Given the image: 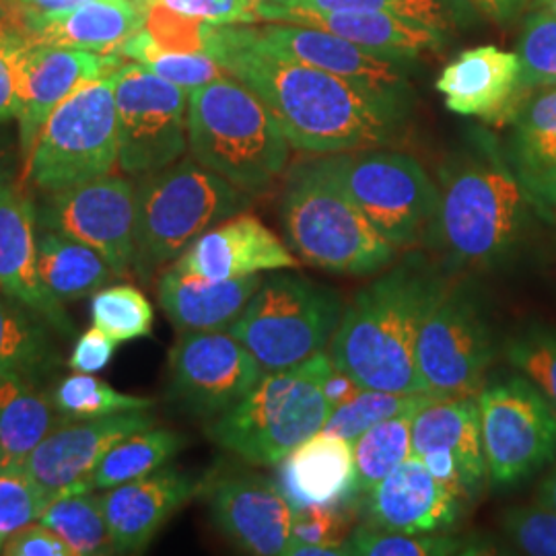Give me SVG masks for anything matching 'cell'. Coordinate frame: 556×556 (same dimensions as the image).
<instances>
[{
  "label": "cell",
  "mask_w": 556,
  "mask_h": 556,
  "mask_svg": "<svg viewBox=\"0 0 556 556\" xmlns=\"http://www.w3.org/2000/svg\"><path fill=\"white\" fill-rule=\"evenodd\" d=\"M349 517L340 507H303L295 511L293 538L319 544H344L349 534Z\"/></svg>",
  "instance_id": "cell-49"
},
{
  "label": "cell",
  "mask_w": 556,
  "mask_h": 556,
  "mask_svg": "<svg viewBox=\"0 0 556 556\" xmlns=\"http://www.w3.org/2000/svg\"><path fill=\"white\" fill-rule=\"evenodd\" d=\"M0 293L46 319L59 337L77 334L73 319L41 280L36 202L20 184L0 188Z\"/></svg>",
  "instance_id": "cell-20"
},
{
  "label": "cell",
  "mask_w": 556,
  "mask_h": 556,
  "mask_svg": "<svg viewBox=\"0 0 556 556\" xmlns=\"http://www.w3.org/2000/svg\"><path fill=\"white\" fill-rule=\"evenodd\" d=\"M262 282V275L213 280L169 266L157 277V301L178 334L223 332L241 316Z\"/></svg>",
  "instance_id": "cell-28"
},
{
  "label": "cell",
  "mask_w": 556,
  "mask_h": 556,
  "mask_svg": "<svg viewBox=\"0 0 556 556\" xmlns=\"http://www.w3.org/2000/svg\"><path fill=\"white\" fill-rule=\"evenodd\" d=\"M38 227L77 239L96 250L118 278L135 273L137 184L122 176H101L43 194L36 204Z\"/></svg>",
  "instance_id": "cell-14"
},
{
  "label": "cell",
  "mask_w": 556,
  "mask_h": 556,
  "mask_svg": "<svg viewBox=\"0 0 556 556\" xmlns=\"http://www.w3.org/2000/svg\"><path fill=\"white\" fill-rule=\"evenodd\" d=\"M118 344L119 342H116L114 338L103 334L100 328L93 326L77 338L75 349L68 358V367L75 374H93L96 376L110 365Z\"/></svg>",
  "instance_id": "cell-51"
},
{
  "label": "cell",
  "mask_w": 556,
  "mask_h": 556,
  "mask_svg": "<svg viewBox=\"0 0 556 556\" xmlns=\"http://www.w3.org/2000/svg\"><path fill=\"white\" fill-rule=\"evenodd\" d=\"M353 556H468L495 553L484 540L450 536V534H402L379 530L376 526H358L346 538Z\"/></svg>",
  "instance_id": "cell-36"
},
{
  "label": "cell",
  "mask_w": 556,
  "mask_h": 556,
  "mask_svg": "<svg viewBox=\"0 0 556 556\" xmlns=\"http://www.w3.org/2000/svg\"><path fill=\"white\" fill-rule=\"evenodd\" d=\"M285 243L299 262L342 277H371L397 260L340 186L326 155L295 165L280 199Z\"/></svg>",
  "instance_id": "cell-4"
},
{
  "label": "cell",
  "mask_w": 556,
  "mask_h": 556,
  "mask_svg": "<svg viewBox=\"0 0 556 556\" xmlns=\"http://www.w3.org/2000/svg\"><path fill=\"white\" fill-rule=\"evenodd\" d=\"M282 556H353L349 544H319V542H303L291 536L285 546Z\"/></svg>",
  "instance_id": "cell-56"
},
{
  "label": "cell",
  "mask_w": 556,
  "mask_h": 556,
  "mask_svg": "<svg viewBox=\"0 0 556 556\" xmlns=\"http://www.w3.org/2000/svg\"><path fill=\"white\" fill-rule=\"evenodd\" d=\"M202 478L163 466L149 477L108 489L101 501L116 555H139L184 505L200 495Z\"/></svg>",
  "instance_id": "cell-22"
},
{
  "label": "cell",
  "mask_w": 556,
  "mask_h": 556,
  "mask_svg": "<svg viewBox=\"0 0 556 556\" xmlns=\"http://www.w3.org/2000/svg\"><path fill=\"white\" fill-rule=\"evenodd\" d=\"M361 390H363V388L358 386L357 379L353 378V376H349V374H344V371H340L337 367L330 371V376L324 381V394H326L328 402H330L334 408L342 406V404L349 402L351 397L357 396Z\"/></svg>",
  "instance_id": "cell-54"
},
{
  "label": "cell",
  "mask_w": 556,
  "mask_h": 556,
  "mask_svg": "<svg viewBox=\"0 0 556 556\" xmlns=\"http://www.w3.org/2000/svg\"><path fill=\"white\" fill-rule=\"evenodd\" d=\"M91 324L116 342H130L151 337L155 312L137 287L112 285L91 298Z\"/></svg>",
  "instance_id": "cell-41"
},
{
  "label": "cell",
  "mask_w": 556,
  "mask_h": 556,
  "mask_svg": "<svg viewBox=\"0 0 556 556\" xmlns=\"http://www.w3.org/2000/svg\"><path fill=\"white\" fill-rule=\"evenodd\" d=\"M369 521L379 530L402 534L447 532L457 523L464 501L429 472L422 457H406L369 493Z\"/></svg>",
  "instance_id": "cell-23"
},
{
  "label": "cell",
  "mask_w": 556,
  "mask_h": 556,
  "mask_svg": "<svg viewBox=\"0 0 556 556\" xmlns=\"http://www.w3.org/2000/svg\"><path fill=\"white\" fill-rule=\"evenodd\" d=\"M334 369L328 351L282 371H266L258 386L225 415L206 425V435L252 466H278L303 441L324 431L334 406L324 381Z\"/></svg>",
  "instance_id": "cell-6"
},
{
  "label": "cell",
  "mask_w": 556,
  "mask_h": 556,
  "mask_svg": "<svg viewBox=\"0 0 556 556\" xmlns=\"http://www.w3.org/2000/svg\"><path fill=\"white\" fill-rule=\"evenodd\" d=\"M553 220H556V215H555V219H553Z\"/></svg>",
  "instance_id": "cell-61"
},
{
  "label": "cell",
  "mask_w": 556,
  "mask_h": 556,
  "mask_svg": "<svg viewBox=\"0 0 556 556\" xmlns=\"http://www.w3.org/2000/svg\"><path fill=\"white\" fill-rule=\"evenodd\" d=\"M2 555L7 556H75L68 544L52 530L34 521L4 542Z\"/></svg>",
  "instance_id": "cell-50"
},
{
  "label": "cell",
  "mask_w": 556,
  "mask_h": 556,
  "mask_svg": "<svg viewBox=\"0 0 556 556\" xmlns=\"http://www.w3.org/2000/svg\"><path fill=\"white\" fill-rule=\"evenodd\" d=\"M153 4L211 25H254L262 21V0H153Z\"/></svg>",
  "instance_id": "cell-48"
},
{
  "label": "cell",
  "mask_w": 556,
  "mask_h": 556,
  "mask_svg": "<svg viewBox=\"0 0 556 556\" xmlns=\"http://www.w3.org/2000/svg\"><path fill=\"white\" fill-rule=\"evenodd\" d=\"M118 54L124 59L142 62L155 75L178 85L188 93L227 75L219 62L204 52H179L160 48L144 27L119 48Z\"/></svg>",
  "instance_id": "cell-40"
},
{
  "label": "cell",
  "mask_w": 556,
  "mask_h": 556,
  "mask_svg": "<svg viewBox=\"0 0 556 556\" xmlns=\"http://www.w3.org/2000/svg\"><path fill=\"white\" fill-rule=\"evenodd\" d=\"M532 2H534V9H544L556 15V0H532Z\"/></svg>",
  "instance_id": "cell-59"
},
{
  "label": "cell",
  "mask_w": 556,
  "mask_h": 556,
  "mask_svg": "<svg viewBox=\"0 0 556 556\" xmlns=\"http://www.w3.org/2000/svg\"><path fill=\"white\" fill-rule=\"evenodd\" d=\"M112 80L119 169L140 178L181 160L188 151L190 93L137 60L122 62Z\"/></svg>",
  "instance_id": "cell-13"
},
{
  "label": "cell",
  "mask_w": 556,
  "mask_h": 556,
  "mask_svg": "<svg viewBox=\"0 0 556 556\" xmlns=\"http://www.w3.org/2000/svg\"><path fill=\"white\" fill-rule=\"evenodd\" d=\"M186 439L174 429L151 427L130 438L122 439L101 459L89 477L85 491H108L119 484L153 475L178 456Z\"/></svg>",
  "instance_id": "cell-34"
},
{
  "label": "cell",
  "mask_w": 556,
  "mask_h": 556,
  "mask_svg": "<svg viewBox=\"0 0 556 556\" xmlns=\"http://www.w3.org/2000/svg\"><path fill=\"white\" fill-rule=\"evenodd\" d=\"M489 482L511 489L556 457V408L517 374L484 383L478 392Z\"/></svg>",
  "instance_id": "cell-12"
},
{
  "label": "cell",
  "mask_w": 556,
  "mask_h": 556,
  "mask_svg": "<svg viewBox=\"0 0 556 556\" xmlns=\"http://www.w3.org/2000/svg\"><path fill=\"white\" fill-rule=\"evenodd\" d=\"M413 418L415 415L388 418L353 441L361 493H369L406 457L413 456Z\"/></svg>",
  "instance_id": "cell-38"
},
{
  "label": "cell",
  "mask_w": 556,
  "mask_h": 556,
  "mask_svg": "<svg viewBox=\"0 0 556 556\" xmlns=\"http://www.w3.org/2000/svg\"><path fill=\"white\" fill-rule=\"evenodd\" d=\"M433 450H447L456 456L470 503L482 497L489 468L477 396H439L418 410L413 418V454L422 456Z\"/></svg>",
  "instance_id": "cell-29"
},
{
  "label": "cell",
  "mask_w": 556,
  "mask_h": 556,
  "mask_svg": "<svg viewBox=\"0 0 556 556\" xmlns=\"http://www.w3.org/2000/svg\"><path fill=\"white\" fill-rule=\"evenodd\" d=\"M50 501L25 468H0V555L9 536L38 521Z\"/></svg>",
  "instance_id": "cell-45"
},
{
  "label": "cell",
  "mask_w": 556,
  "mask_h": 556,
  "mask_svg": "<svg viewBox=\"0 0 556 556\" xmlns=\"http://www.w3.org/2000/svg\"><path fill=\"white\" fill-rule=\"evenodd\" d=\"M445 262L422 252L396 260L344 303L328 346L334 367L361 388L422 392L417 371V340L422 321L452 282Z\"/></svg>",
  "instance_id": "cell-2"
},
{
  "label": "cell",
  "mask_w": 556,
  "mask_h": 556,
  "mask_svg": "<svg viewBox=\"0 0 556 556\" xmlns=\"http://www.w3.org/2000/svg\"><path fill=\"white\" fill-rule=\"evenodd\" d=\"M52 328L25 305L0 293V374L38 379L56 365Z\"/></svg>",
  "instance_id": "cell-33"
},
{
  "label": "cell",
  "mask_w": 556,
  "mask_h": 556,
  "mask_svg": "<svg viewBox=\"0 0 556 556\" xmlns=\"http://www.w3.org/2000/svg\"><path fill=\"white\" fill-rule=\"evenodd\" d=\"M420 457H422L425 466L429 468V472L438 478L439 482H443L445 486L456 491L459 497L468 501L464 482H462V475H459V466H457L456 456L452 452H447V450H433V452H427V454H422Z\"/></svg>",
  "instance_id": "cell-52"
},
{
  "label": "cell",
  "mask_w": 556,
  "mask_h": 556,
  "mask_svg": "<svg viewBox=\"0 0 556 556\" xmlns=\"http://www.w3.org/2000/svg\"><path fill=\"white\" fill-rule=\"evenodd\" d=\"M278 484L291 507H342L358 491L353 441L328 431L303 441L278 464Z\"/></svg>",
  "instance_id": "cell-25"
},
{
  "label": "cell",
  "mask_w": 556,
  "mask_h": 556,
  "mask_svg": "<svg viewBox=\"0 0 556 556\" xmlns=\"http://www.w3.org/2000/svg\"><path fill=\"white\" fill-rule=\"evenodd\" d=\"M538 505L556 511V466L548 472V477L542 480L538 489Z\"/></svg>",
  "instance_id": "cell-58"
},
{
  "label": "cell",
  "mask_w": 556,
  "mask_h": 556,
  "mask_svg": "<svg viewBox=\"0 0 556 556\" xmlns=\"http://www.w3.org/2000/svg\"><path fill=\"white\" fill-rule=\"evenodd\" d=\"M119 64V54H93L41 41H27L21 54L17 114L23 169L31 155L41 126L60 103L68 100L83 85L112 75Z\"/></svg>",
  "instance_id": "cell-19"
},
{
  "label": "cell",
  "mask_w": 556,
  "mask_h": 556,
  "mask_svg": "<svg viewBox=\"0 0 556 556\" xmlns=\"http://www.w3.org/2000/svg\"><path fill=\"white\" fill-rule=\"evenodd\" d=\"M204 54L254 91L277 118L293 149L337 155L388 147L408 110L326 71L278 54L252 25H211Z\"/></svg>",
  "instance_id": "cell-1"
},
{
  "label": "cell",
  "mask_w": 556,
  "mask_h": 556,
  "mask_svg": "<svg viewBox=\"0 0 556 556\" xmlns=\"http://www.w3.org/2000/svg\"><path fill=\"white\" fill-rule=\"evenodd\" d=\"M149 410L62 422L29 454L25 470L52 498L85 491L87 480L116 443L155 427L157 418Z\"/></svg>",
  "instance_id": "cell-18"
},
{
  "label": "cell",
  "mask_w": 556,
  "mask_h": 556,
  "mask_svg": "<svg viewBox=\"0 0 556 556\" xmlns=\"http://www.w3.org/2000/svg\"><path fill=\"white\" fill-rule=\"evenodd\" d=\"M20 21L31 41L93 54H118L119 48L144 27L147 9L132 0H87L54 15Z\"/></svg>",
  "instance_id": "cell-27"
},
{
  "label": "cell",
  "mask_w": 556,
  "mask_h": 556,
  "mask_svg": "<svg viewBox=\"0 0 556 556\" xmlns=\"http://www.w3.org/2000/svg\"><path fill=\"white\" fill-rule=\"evenodd\" d=\"M507 363L530 379L556 408V330L528 326L503 346Z\"/></svg>",
  "instance_id": "cell-44"
},
{
  "label": "cell",
  "mask_w": 556,
  "mask_h": 556,
  "mask_svg": "<svg viewBox=\"0 0 556 556\" xmlns=\"http://www.w3.org/2000/svg\"><path fill=\"white\" fill-rule=\"evenodd\" d=\"M470 2L478 7L482 13L503 21L517 15L532 0H470Z\"/></svg>",
  "instance_id": "cell-57"
},
{
  "label": "cell",
  "mask_w": 556,
  "mask_h": 556,
  "mask_svg": "<svg viewBox=\"0 0 556 556\" xmlns=\"http://www.w3.org/2000/svg\"><path fill=\"white\" fill-rule=\"evenodd\" d=\"M438 397V394H429V392L400 394V392L363 388L357 396L351 397L349 402L334 408V413L326 420L324 431L355 441L367 429L376 427L378 422H383L388 418L417 415L418 410H422Z\"/></svg>",
  "instance_id": "cell-39"
},
{
  "label": "cell",
  "mask_w": 556,
  "mask_h": 556,
  "mask_svg": "<svg viewBox=\"0 0 556 556\" xmlns=\"http://www.w3.org/2000/svg\"><path fill=\"white\" fill-rule=\"evenodd\" d=\"M252 29L260 41L278 54L349 80L404 110H410L413 105L406 60L379 56L332 31L299 23L270 21Z\"/></svg>",
  "instance_id": "cell-17"
},
{
  "label": "cell",
  "mask_w": 556,
  "mask_h": 556,
  "mask_svg": "<svg viewBox=\"0 0 556 556\" xmlns=\"http://www.w3.org/2000/svg\"><path fill=\"white\" fill-rule=\"evenodd\" d=\"M519 56L497 46L464 50L439 75L450 112L470 118H511L519 91Z\"/></svg>",
  "instance_id": "cell-24"
},
{
  "label": "cell",
  "mask_w": 556,
  "mask_h": 556,
  "mask_svg": "<svg viewBox=\"0 0 556 556\" xmlns=\"http://www.w3.org/2000/svg\"><path fill=\"white\" fill-rule=\"evenodd\" d=\"M167 367L169 397L208 420L231 410L266 374L258 358L227 330L179 332Z\"/></svg>",
  "instance_id": "cell-15"
},
{
  "label": "cell",
  "mask_w": 556,
  "mask_h": 556,
  "mask_svg": "<svg viewBox=\"0 0 556 556\" xmlns=\"http://www.w3.org/2000/svg\"><path fill=\"white\" fill-rule=\"evenodd\" d=\"M38 270L60 303L93 298L116 277L96 250L77 239L38 227Z\"/></svg>",
  "instance_id": "cell-32"
},
{
  "label": "cell",
  "mask_w": 556,
  "mask_h": 556,
  "mask_svg": "<svg viewBox=\"0 0 556 556\" xmlns=\"http://www.w3.org/2000/svg\"><path fill=\"white\" fill-rule=\"evenodd\" d=\"M38 521L62 538L75 556L116 555L103 501L93 491L64 493L52 498Z\"/></svg>",
  "instance_id": "cell-35"
},
{
  "label": "cell",
  "mask_w": 556,
  "mask_h": 556,
  "mask_svg": "<svg viewBox=\"0 0 556 556\" xmlns=\"http://www.w3.org/2000/svg\"><path fill=\"white\" fill-rule=\"evenodd\" d=\"M285 23H299L332 31L363 46L369 52L394 60L418 59L435 52L445 41V27L394 13H309L291 11L280 15Z\"/></svg>",
  "instance_id": "cell-30"
},
{
  "label": "cell",
  "mask_w": 556,
  "mask_h": 556,
  "mask_svg": "<svg viewBox=\"0 0 556 556\" xmlns=\"http://www.w3.org/2000/svg\"><path fill=\"white\" fill-rule=\"evenodd\" d=\"M291 149L264 101L231 75L190 91V155L252 199L282 176Z\"/></svg>",
  "instance_id": "cell-5"
},
{
  "label": "cell",
  "mask_w": 556,
  "mask_h": 556,
  "mask_svg": "<svg viewBox=\"0 0 556 556\" xmlns=\"http://www.w3.org/2000/svg\"><path fill=\"white\" fill-rule=\"evenodd\" d=\"M495 355V330L477 289L464 278H452L418 334L417 371L422 392L478 396Z\"/></svg>",
  "instance_id": "cell-11"
},
{
  "label": "cell",
  "mask_w": 556,
  "mask_h": 556,
  "mask_svg": "<svg viewBox=\"0 0 556 556\" xmlns=\"http://www.w3.org/2000/svg\"><path fill=\"white\" fill-rule=\"evenodd\" d=\"M291 11L309 13H394L431 25L445 27V15L439 0H262L260 17L266 23L280 20Z\"/></svg>",
  "instance_id": "cell-42"
},
{
  "label": "cell",
  "mask_w": 556,
  "mask_h": 556,
  "mask_svg": "<svg viewBox=\"0 0 556 556\" xmlns=\"http://www.w3.org/2000/svg\"><path fill=\"white\" fill-rule=\"evenodd\" d=\"M291 248L258 217L239 213L194 239L172 268L213 280L298 268Z\"/></svg>",
  "instance_id": "cell-21"
},
{
  "label": "cell",
  "mask_w": 556,
  "mask_h": 556,
  "mask_svg": "<svg viewBox=\"0 0 556 556\" xmlns=\"http://www.w3.org/2000/svg\"><path fill=\"white\" fill-rule=\"evenodd\" d=\"M507 160L542 219L556 215V83L526 96L511 116Z\"/></svg>",
  "instance_id": "cell-26"
},
{
  "label": "cell",
  "mask_w": 556,
  "mask_h": 556,
  "mask_svg": "<svg viewBox=\"0 0 556 556\" xmlns=\"http://www.w3.org/2000/svg\"><path fill=\"white\" fill-rule=\"evenodd\" d=\"M52 404L62 422H75L128 410H147L155 406V400L118 392L93 374H75L60 381L52 394Z\"/></svg>",
  "instance_id": "cell-37"
},
{
  "label": "cell",
  "mask_w": 556,
  "mask_h": 556,
  "mask_svg": "<svg viewBox=\"0 0 556 556\" xmlns=\"http://www.w3.org/2000/svg\"><path fill=\"white\" fill-rule=\"evenodd\" d=\"M252 197L190 157L140 176L135 220V275L149 285L161 268L223 220L245 213Z\"/></svg>",
  "instance_id": "cell-7"
},
{
  "label": "cell",
  "mask_w": 556,
  "mask_h": 556,
  "mask_svg": "<svg viewBox=\"0 0 556 556\" xmlns=\"http://www.w3.org/2000/svg\"><path fill=\"white\" fill-rule=\"evenodd\" d=\"M519 91L517 105L534 89L556 83V15L534 9L523 23L517 43Z\"/></svg>",
  "instance_id": "cell-43"
},
{
  "label": "cell",
  "mask_w": 556,
  "mask_h": 556,
  "mask_svg": "<svg viewBox=\"0 0 556 556\" xmlns=\"http://www.w3.org/2000/svg\"><path fill=\"white\" fill-rule=\"evenodd\" d=\"M27 41L15 9L9 0H0V124L20 114L21 54Z\"/></svg>",
  "instance_id": "cell-46"
},
{
  "label": "cell",
  "mask_w": 556,
  "mask_h": 556,
  "mask_svg": "<svg viewBox=\"0 0 556 556\" xmlns=\"http://www.w3.org/2000/svg\"><path fill=\"white\" fill-rule=\"evenodd\" d=\"M59 425L52 396L41 392L36 379L0 374V468H25L29 454Z\"/></svg>",
  "instance_id": "cell-31"
},
{
  "label": "cell",
  "mask_w": 556,
  "mask_h": 556,
  "mask_svg": "<svg viewBox=\"0 0 556 556\" xmlns=\"http://www.w3.org/2000/svg\"><path fill=\"white\" fill-rule=\"evenodd\" d=\"M342 312L337 289L277 270L264 278L227 332L258 358L264 371H282L328 351Z\"/></svg>",
  "instance_id": "cell-8"
},
{
  "label": "cell",
  "mask_w": 556,
  "mask_h": 556,
  "mask_svg": "<svg viewBox=\"0 0 556 556\" xmlns=\"http://www.w3.org/2000/svg\"><path fill=\"white\" fill-rule=\"evenodd\" d=\"M20 17H38V15H54L60 11L75 9L87 0H9Z\"/></svg>",
  "instance_id": "cell-55"
},
{
  "label": "cell",
  "mask_w": 556,
  "mask_h": 556,
  "mask_svg": "<svg viewBox=\"0 0 556 556\" xmlns=\"http://www.w3.org/2000/svg\"><path fill=\"white\" fill-rule=\"evenodd\" d=\"M326 161L381 238L396 250L427 245L441 194L415 157L374 147L326 155Z\"/></svg>",
  "instance_id": "cell-10"
},
{
  "label": "cell",
  "mask_w": 556,
  "mask_h": 556,
  "mask_svg": "<svg viewBox=\"0 0 556 556\" xmlns=\"http://www.w3.org/2000/svg\"><path fill=\"white\" fill-rule=\"evenodd\" d=\"M439 211L425 248L457 270H495L516 256L532 229L536 204L507 153L477 132L439 172Z\"/></svg>",
  "instance_id": "cell-3"
},
{
  "label": "cell",
  "mask_w": 556,
  "mask_h": 556,
  "mask_svg": "<svg viewBox=\"0 0 556 556\" xmlns=\"http://www.w3.org/2000/svg\"><path fill=\"white\" fill-rule=\"evenodd\" d=\"M503 534L519 553L556 556V511L542 505L511 507L503 514Z\"/></svg>",
  "instance_id": "cell-47"
},
{
  "label": "cell",
  "mask_w": 556,
  "mask_h": 556,
  "mask_svg": "<svg viewBox=\"0 0 556 556\" xmlns=\"http://www.w3.org/2000/svg\"><path fill=\"white\" fill-rule=\"evenodd\" d=\"M135 4H139V7H142V9H149L151 4H153V0H132Z\"/></svg>",
  "instance_id": "cell-60"
},
{
  "label": "cell",
  "mask_w": 556,
  "mask_h": 556,
  "mask_svg": "<svg viewBox=\"0 0 556 556\" xmlns=\"http://www.w3.org/2000/svg\"><path fill=\"white\" fill-rule=\"evenodd\" d=\"M200 497L211 521L245 555L282 556L293 536L295 509L280 484L254 470H215L202 478Z\"/></svg>",
  "instance_id": "cell-16"
},
{
  "label": "cell",
  "mask_w": 556,
  "mask_h": 556,
  "mask_svg": "<svg viewBox=\"0 0 556 556\" xmlns=\"http://www.w3.org/2000/svg\"><path fill=\"white\" fill-rule=\"evenodd\" d=\"M20 165H23L20 139H13L7 124H0V188L15 184Z\"/></svg>",
  "instance_id": "cell-53"
},
{
  "label": "cell",
  "mask_w": 556,
  "mask_h": 556,
  "mask_svg": "<svg viewBox=\"0 0 556 556\" xmlns=\"http://www.w3.org/2000/svg\"><path fill=\"white\" fill-rule=\"evenodd\" d=\"M118 167V114L112 75L62 101L41 126L23 176L43 194L112 174Z\"/></svg>",
  "instance_id": "cell-9"
}]
</instances>
